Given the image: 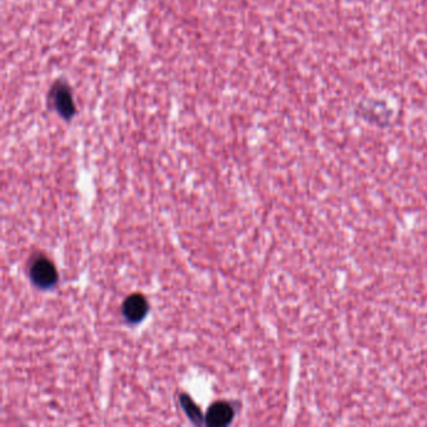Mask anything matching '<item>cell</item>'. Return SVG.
Masks as SVG:
<instances>
[{
	"label": "cell",
	"mask_w": 427,
	"mask_h": 427,
	"mask_svg": "<svg viewBox=\"0 0 427 427\" xmlns=\"http://www.w3.org/2000/svg\"><path fill=\"white\" fill-rule=\"evenodd\" d=\"M53 100L54 105L58 109V112L61 113L65 118H69L70 116L74 113V103L73 98L70 94L69 89L64 85H58L54 94H53Z\"/></svg>",
	"instance_id": "obj_4"
},
{
	"label": "cell",
	"mask_w": 427,
	"mask_h": 427,
	"mask_svg": "<svg viewBox=\"0 0 427 427\" xmlns=\"http://www.w3.org/2000/svg\"><path fill=\"white\" fill-rule=\"evenodd\" d=\"M234 416L233 407L227 402H216L208 408L206 413L204 422L207 426L223 427L231 424Z\"/></svg>",
	"instance_id": "obj_3"
},
{
	"label": "cell",
	"mask_w": 427,
	"mask_h": 427,
	"mask_svg": "<svg viewBox=\"0 0 427 427\" xmlns=\"http://www.w3.org/2000/svg\"><path fill=\"white\" fill-rule=\"evenodd\" d=\"M30 280L35 286L50 288L56 285L58 272L54 265L47 259H38L30 267Z\"/></svg>",
	"instance_id": "obj_1"
},
{
	"label": "cell",
	"mask_w": 427,
	"mask_h": 427,
	"mask_svg": "<svg viewBox=\"0 0 427 427\" xmlns=\"http://www.w3.org/2000/svg\"><path fill=\"white\" fill-rule=\"evenodd\" d=\"M181 404H182L184 411L187 413L190 420H193L195 424H201L202 422V413L199 411V408L195 405V402L192 399H189L186 395H183L181 397Z\"/></svg>",
	"instance_id": "obj_5"
},
{
	"label": "cell",
	"mask_w": 427,
	"mask_h": 427,
	"mask_svg": "<svg viewBox=\"0 0 427 427\" xmlns=\"http://www.w3.org/2000/svg\"><path fill=\"white\" fill-rule=\"evenodd\" d=\"M149 311L147 300L142 294H132L123 303L122 312L128 322H140Z\"/></svg>",
	"instance_id": "obj_2"
}]
</instances>
